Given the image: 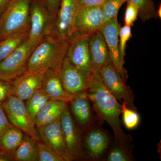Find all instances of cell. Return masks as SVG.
Returning a JSON list of instances; mask_svg holds the SVG:
<instances>
[{
  "mask_svg": "<svg viewBox=\"0 0 161 161\" xmlns=\"http://www.w3.org/2000/svg\"><path fill=\"white\" fill-rule=\"evenodd\" d=\"M86 91L97 116L106 121L113 130L117 146L129 153V144L132 138L122 128L120 116L122 105L104 85L98 71L92 73Z\"/></svg>",
  "mask_w": 161,
  "mask_h": 161,
  "instance_id": "6da1fadb",
  "label": "cell"
},
{
  "mask_svg": "<svg viewBox=\"0 0 161 161\" xmlns=\"http://www.w3.org/2000/svg\"><path fill=\"white\" fill-rule=\"evenodd\" d=\"M69 40H62L50 35L43 38L32 52L27 64L29 71L60 70L66 57Z\"/></svg>",
  "mask_w": 161,
  "mask_h": 161,
  "instance_id": "7a4b0ae2",
  "label": "cell"
},
{
  "mask_svg": "<svg viewBox=\"0 0 161 161\" xmlns=\"http://www.w3.org/2000/svg\"><path fill=\"white\" fill-rule=\"evenodd\" d=\"M31 0H9L0 15V41L14 34L29 31Z\"/></svg>",
  "mask_w": 161,
  "mask_h": 161,
  "instance_id": "3957f363",
  "label": "cell"
},
{
  "mask_svg": "<svg viewBox=\"0 0 161 161\" xmlns=\"http://www.w3.org/2000/svg\"><path fill=\"white\" fill-rule=\"evenodd\" d=\"M3 106L9 122L38 142L41 141L35 124L31 120L24 101L9 95L3 103Z\"/></svg>",
  "mask_w": 161,
  "mask_h": 161,
  "instance_id": "277c9868",
  "label": "cell"
},
{
  "mask_svg": "<svg viewBox=\"0 0 161 161\" xmlns=\"http://www.w3.org/2000/svg\"><path fill=\"white\" fill-rule=\"evenodd\" d=\"M37 45L27 39L11 54L0 62V79L13 81L27 71L30 57Z\"/></svg>",
  "mask_w": 161,
  "mask_h": 161,
  "instance_id": "5b68a950",
  "label": "cell"
},
{
  "mask_svg": "<svg viewBox=\"0 0 161 161\" xmlns=\"http://www.w3.org/2000/svg\"><path fill=\"white\" fill-rule=\"evenodd\" d=\"M98 72L104 85L119 102L124 103L129 108L137 111L132 90L119 75L112 62L102 67Z\"/></svg>",
  "mask_w": 161,
  "mask_h": 161,
  "instance_id": "8992f818",
  "label": "cell"
},
{
  "mask_svg": "<svg viewBox=\"0 0 161 161\" xmlns=\"http://www.w3.org/2000/svg\"><path fill=\"white\" fill-rule=\"evenodd\" d=\"M28 40L38 44L43 38L52 35L55 18L40 0H31Z\"/></svg>",
  "mask_w": 161,
  "mask_h": 161,
  "instance_id": "52a82bcc",
  "label": "cell"
},
{
  "mask_svg": "<svg viewBox=\"0 0 161 161\" xmlns=\"http://www.w3.org/2000/svg\"><path fill=\"white\" fill-rule=\"evenodd\" d=\"M78 8L77 0H61L52 35L62 40H70L75 34L74 24Z\"/></svg>",
  "mask_w": 161,
  "mask_h": 161,
  "instance_id": "ba28073f",
  "label": "cell"
},
{
  "mask_svg": "<svg viewBox=\"0 0 161 161\" xmlns=\"http://www.w3.org/2000/svg\"><path fill=\"white\" fill-rule=\"evenodd\" d=\"M89 35L75 33L70 39L66 57L76 67L89 75H92L89 48Z\"/></svg>",
  "mask_w": 161,
  "mask_h": 161,
  "instance_id": "9c48e42d",
  "label": "cell"
},
{
  "mask_svg": "<svg viewBox=\"0 0 161 161\" xmlns=\"http://www.w3.org/2000/svg\"><path fill=\"white\" fill-rule=\"evenodd\" d=\"M104 23L102 6L78 7L75 15V33L90 35L99 30Z\"/></svg>",
  "mask_w": 161,
  "mask_h": 161,
  "instance_id": "30bf717a",
  "label": "cell"
},
{
  "mask_svg": "<svg viewBox=\"0 0 161 161\" xmlns=\"http://www.w3.org/2000/svg\"><path fill=\"white\" fill-rule=\"evenodd\" d=\"M120 26L116 17L104 23L99 31L105 40L112 63L124 81L127 82L128 72L121 64L119 50V34Z\"/></svg>",
  "mask_w": 161,
  "mask_h": 161,
  "instance_id": "8fae6325",
  "label": "cell"
},
{
  "mask_svg": "<svg viewBox=\"0 0 161 161\" xmlns=\"http://www.w3.org/2000/svg\"><path fill=\"white\" fill-rule=\"evenodd\" d=\"M60 123L71 160L78 159L82 155L83 141L68 104L60 118Z\"/></svg>",
  "mask_w": 161,
  "mask_h": 161,
  "instance_id": "7c38bea8",
  "label": "cell"
},
{
  "mask_svg": "<svg viewBox=\"0 0 161 161\" xmlns=\"http://www.w3.org/2000/svg\"><path fill=\"white\" fill-rule=\"evenodd\" d=\"M91 75L76 67L66 57L59 70V76L64 88L72 95L86 90Z\"/></svg>",
  "mask_w": 161,
  "mask_h": 161,
  "instance_id": "4fadbf2b",
  "label": "cell"
},
{
  "mask_svg": "<svg viewBox=\"0 0 161 161\" xmlns=\"http://www.w3.org/2000/svg\"><path fill=\"white\" fill-rule=\"evenodd\" d=\"M36 129L41 141L61 157L64 161H71L67 149L60 120Z\"/></svg>",
  "mask_w": 161,
  "mask_h": 161,
  "instance_id": "5bb4252c",
  "label": "cell"
},
{
  "mask_svg": "<svg viewBox=\"0 0 161 161\" xmlns=\"http://www.w3.org/2000/svg\"><path fill=\"white\" fill-rule=\"evenodd\" d=\"M45 71H27L12 81V95L26 101L42 88Z\"/></svg>",
  "mask_w": 161,
  "mask_h": 161,
  "instance_id": "9a60e30c",
  "label": "cell"
},
{
  "mask_svg": "<svg viewBox=\"0 0 161 161\" xmlns=\"http://www.w3.org/2000/svg\"><path fill=\"white\" fill-rule=\"evenodd\" d=\"M69 109L75 119L83 130H87L94 123L93 107L88 97L86 90L79 92L73 96L69 102Z\"/></svg>",
  "mask_w": 161,
  "mask_h": 161,
  "instance_id": "2e32d148",
  "label": "cell"
},
{
  "mask_svg": "<svg viewBox=\"0 0 161 161\" xmlns=\"http://www.w3.org/2000/svg\"><path fill=\"white\" fill-rule=\"evenodd\" d=\"M110 137L105 130L92 126L87 130L83 141V146L90 158L98 160L108 149Z\"/></svg>",
  "mask_w": 161,
  "mask_h": 161,
  "instance_id": "e0dca14e",
  "label": "cell"
},
{
  "mask_svg": "<svg viewBox=\"0 0 161 161\" xmlns=\"http://www.w3.org/2000/svg\"><path fill=\"white\" fill-rule=\"evenodd\" d=\"M89 48L92 73L112 62L105 40L100 31L89 36Z\"/></svg>",
  "mask_w": 161,
  "mask_h": 161,
  "instance_id": "ac0fdd59",
  "label": "cell"
},
{
  "mask_svg": "<svg viewBox=\"0 0 161 161\" xmlns=\"http://www.w3.org/2000/svg\"><path fill=\"white\" fill-rule=\"evenodd\" d=\"M41 88L52 100L62 101L68 103L74 96L64 89L60 80L59 71L56 70L45 71Z\"/></svg>",
  "mask_w": 161,
  "mask_h": 161,
  "instance_id": "d6986e66",
  "label": "cell"
},
{
  "mask_svg": "<svg viewBox=\"0 0 161 161\" xmlns=\"http://www.w3.org/2000/svg\"><path fill=\"white\" fill-rule=\"evenodd\" d=\"M67 106L65 102L50 99L37 115L35 119L36 128L60 120Z\"/></svg>",
  "mask_w": 161,
  "mask_h": 161,
  "instance_id": "ffe728a7",
  "label": "cell"
},
{
  "mask_svg": "<svg viewBox=\"0 0 161 161\" xmlns=\"http://www.w3.org/2000/svg\"><path fill=\"white\" fill-rule=\"evenodd\" d=\"M23 132L13 127L10 128L0 137V151L13 160L14 154L23 140Z\"/></svg>",
  "mask_w": 161,
  "mask_h": 161,
  "instance_id": "44dd1931",
  "label": "cell"
},
{
  "mask_svg": "<svg viewBox=\"0 0 161 161\" xmlns=\"http://www.w3.org/2000/svg\"><path fill=\"white\" fill-rule=\"evenodd\" d=\"M13 159L16 161H38V141L24 134L23 140L14 154Z\"/></svg>",
  "mask_w": 161,
  "mask_h": 161,
  "instance_id": "7402d4cb",
  "label": "cell"
},
{
  "mask_svg": "<svg viewBox=\"0 0 161 161\" xmlns=\"http://www.w3.org/2000/svg\"><path fill=\"white\" fill-rule=\"evenodd\" d=\"M29 31L14 34L0 41V62L7 58L28 39Z\"/></svg>",
  "mask_w": 161,
  "mask_h": 161,
  "instance_id": "603a6c76",
  "label": "cell"
},
{
  "mask_svg": "<svg viewBox=\"0 0 161 161\" xmlns=\"http://www.w3.org/2000/svg\"><path fill=\"white\" fill-rule=\"evenodd\" d=\"M49 100L48 96L41 88L26 100L25 103L26 109L35 124L37 115Z\"/></svg>",
  "mask_w": 161,
  "mask_h": 161,
  "instance_id": "cb8c5ba5",
  "label": "cell"
},
{
  "mask_svg": "<svg viewBox=\"0 0 161 161\" xmlns=\"http://www.w3.org/2000/svg\"><path fill=\"white\" fill-rule=\"evenodd\" d=\"M138 10V17L143 22L158 19L157 9L153 0H128Z\"/></svg>",
  "mask_w": 161,
  "mask_h": 161,
  "instance_id": "d4e9b609",
  "label": "cell"
},
{
  "mask_svg": "<svg viewBox=\"0 0 161 161\" xmlns=\"http://www.w3.org/2000/svg\"><path fill=\"white\" fill-rule=\"evenodd\" d=\"M128 0H108L102 6L104 23L117 17L119 9Z\"/></svg>",
  "mask_w": 161,
  "mask_h": 161,
  "instance_id": "484cf974",
  "label": "cell"
},
{
  "mask_svg": "<svg viewBox=\"0 0 161 161\" xmlns=\"http://www.w3.org/2000/svg\"><path fill=\"white\" fill-rule=\"evenodd\" d=\"M122 114L123 116V121L126 129L132 130L138 126L140 121V117L137 111L129 108L126 105L122 103Z\"/></svg>",
  "mask_w": 161,
  "mask_h": 161,
  "instance_id": "4316f807",
  "label": "cell"
},
{
  "mask_svg": "<svg viewBox=\"0 0 161 161\" xmlns=\"http://www.w3.org/2000/svg\"><path fill=\"white\" fill-rule=\"evenodd\" d=\"M132 37L131 27L125 25L123 27L120 26L119 34V50L121 64L123 66L125 63V58L127 43Z\"/></svg>",
  "mask_w": 161,
  "mask_h": 161,
  "instance_id": "83f0119b",
  "label": "cell"
},
{
  "mask_svg": "<svg viewBox=\"0 0 161 161\" xmlns=\"http://www.w3.org/2000/svg\"><path fill=\"white\" fill-rule=\"evenodd\" d=\"M38 161H64L42 141L38 142Z\"/></svg>",
  "mask_w": 161,
  "mask_h": 161,
  "instance_id": "f1b7e54d",
  "label": "cell"
},
{
  "mask_svg": "<svg viewBox=\"0 0 161 161\" xmlns=\"http://www.w3.org/2000/svg\"><path fill=\"white\" fill-rule=\"evenodd\" d=\"M126 8L125 12V25L132 27L138 17V10L133 4L127 1Z\"/></svg>",
  "mask_w": 161,
  "mask_h": 161,
  "instance_id": "f546056e",
  "label": "cell"
},
{
  "mask_svg": "<svg viewBox=\"0 0 161 161\" xmlns=\"http://www.w3.org/2000/svg\"><path fill=\"white\" fill-rule=\"evenodd\" d=\"M131 160V156L129 154V153L125 151L118 146L110 151L107 158V161H130Z\"/></svg>",
  "mask_w": 161,
  "mask_h": 161,
  "instance_id": "4dcf8cb0",
  "label": "cell"
},
{
  "mask_svg": "<svg viewBox=\"0 0 161 161\" xmlns=\"http://www.w3.org/2000/svg\"><path fill=\"white\" fill-rule=\"evenodd\" d=\"M12 81L0 79V103H3L12 95Z\"/></svg>",
  "mask_w": 161,
  "mask_h": 161,
  "instance_id": "1f68e13d",
  "label": "cell"
},
{
  "mask_svg": "<svg viewBox=\"0 0 161 161\" xmlns=\"http://www.w3.org/2000/svg\"><path fill=\"white\" fill-rule=\"evenodd\" d=\"M9 122L3 106L0 103V137L3 136L9 129L13 127Z\"/></svg>",
  "mask_w": 161,
  "mask_h": 161,
  "instance_id": "d6a6232c",
  "label": "cell"
},
{
  "mask_svg": "<svg viewBox=\"0 0 161 161\" xmlns=\"http://www.w3.org/2000/svg\"><path fill=\"white\" fill-rule=\"evenodd\" d=\"M41 3L45 6L47 9L53 15L56 17V14L60 7L61 0H40Z\"/></svg>",
  "mask_w": 161,
  "mask_h": 161,
  "instance_id": "836d02e7",
  "label": "cell"
},
{
  "mask_svg": "<svg viewBox=\"0 0 161 161\" xmlns=\"http://www.w3.org/2000/svg\"><path fill=\"white\" fill-rule=\"evenodd\" d=\"M108 0H77L78 7L102 6Z\"/></svg>",
  "mask_w": 161,
  "mask_h": 161,
  "instance_id": "e575fe53",
  "label": "cell"
},
{
  "mask_svg": "<svg viewBox=\"0 0 161 161\" xmlns=\"http://www.w3.org/2000/svg\"><path fill=\"white\" fill-rule=\"evenodd\" d=\"M9 0H0V15L6 9Z\"/></svg>",
  "mask_w": 161,
  "mask_h": 161,
  "instance_id": "d590c367",
  "label": "cell"
},
{
  "mask_svg": "<svg viewBox=\"0 0 161 161\" xmlns=\"http://www.w3.org/2000/svg\"><path fill=\"white\" fill-rule=\"evenodd\" d=\"M10 161V159H9L8 157L6 156V155L3 154V153H2L1 152V151H0V161Z\"/></svg>",
  "mask_w": 161,
  "mask_h": 161,
  "instance_id": "8d00e7d4",
  "label": "cell"
},
{
  "mask_svg": "<svg viewBox=\"0 0 161 161\" xmlns=\"http://www.w3.org/2000/svg\"><path fill=\"white\" fill-rule=\"evenodd\" d=\"M161 4L160 5V6H159L158 9H157V15L158 18H159L161 19Z\"/></svg>",
  "mask_w": 161,
  "mask_h": 161,
  "instance_id": "74e56055",
  "label": "cell"
}]
</instances>
